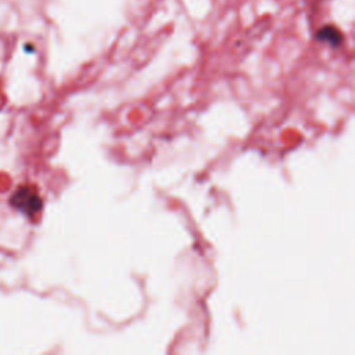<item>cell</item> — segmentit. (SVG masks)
Returning <instances> with one entry per match:
<instances>
[{
    "label": "cell",
    "instance_id": "obj_1",
    "mask_svg": "<svg viewBox=\"0 0 355 355\" xmlns=\"http://www.w3.org/2000/svg\"><path fill=\"white\" fill-rule=\"evenodd\" d=\"M11 205L25 215L33 216L42 209V197L32 186H21L11 197Z\"/></svg>",
    "mask_w": 355,
    "mask_h": 355
}]
</instances>
